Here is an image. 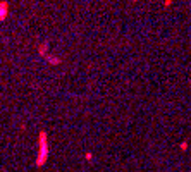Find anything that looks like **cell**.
<instances>
[{"mask_svg": "<svg viewBox=\"0 0 191 172\" xmlns=\"http://www.w3.org/2000/svg\"><path fill=\"white\" fill-rule=\"evenodd\" d=\"M7 12H9L7 2H2V0H0V21H3V19L7 17Z\"/></svg>", "mask_w": 191, "mask_h": 172, "instance_id": "6da1fadb", "label": "cell"}]
</instances>
